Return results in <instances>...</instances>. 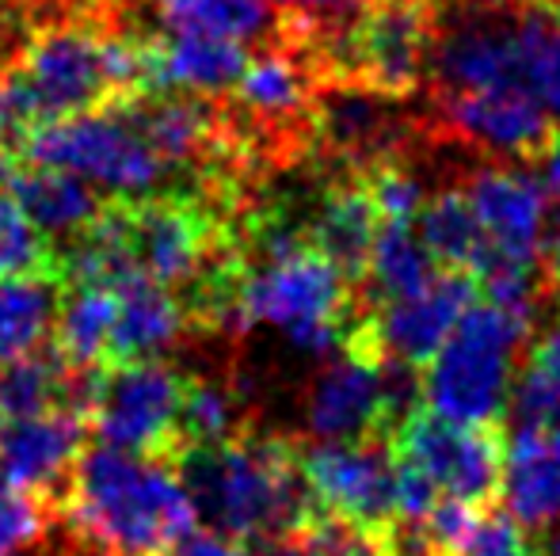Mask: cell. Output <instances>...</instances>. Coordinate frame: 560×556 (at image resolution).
<instances>
[{
  "instance_id": "6da1fadb",
  "label": "cell",
  "mask_w": 560,
  "mask_h": 556,
  "mask_svg": "<svg viewBox=\"0 0 560 556\" xmlns=\"http://www.w3.org/2000/svg\"><path fill=\"white\" fill-rule=\"evenodd\" d=\"M54 511V527L96 556H164L199 527L176 465L104 442L84 446Z\"/></svg>"
},
{
  "instance_id": "7a4b0ae2",
  "label": "cell",
  "mask_w": 560,
  "mask_h": 556,
  "mask_svg": "<svg viewBox=\"0 0 560 556\" xmlns=\"http://www.w3.org/2000/svg\"><path fill=\"white\" fill-rule=\"evenodd\" d=\"M172 465L199 522L225 542L267 545L317 511L302 473V446L282 435L244 427L225 442L187 446Z\"/></svg>"
},
{
  "instance_id": "3957f363",
  "label": "cell",
  "mask_w": 560,
  "mask_h": 556,
  "mask_svg": "<svg viewBox=\"0 0 560 556\" xmlns=\"http://www.w3.org/2000/svg\"><path fill=\"white\" fill-rule=\"evenodd\" d=\"M252 245L256 260L244 256L236 324H271L310 355L336 351L359 317V294L347 271L313 245L305 225L287 217H267Z\"/></svg>"
},
{
  "instance_id": "277c9868",
  "label": "cell",
  "mask_w": 560,
  "mask_h": 556,
  "mask_svg": "<svg viewBox=\"0 0 560 556\" xmlns=\"http://www.w3.org/2000/svg\"><path fill=\"white\" fill-rule=\"evenodd\" d=\"M435 0H370L343 23L294 43L325 84H359L397 99L420 88L435 54Z\"/></svg>"
},
{
  "instance_id": "5b68a950",
  "label": "cell",
  "mask_w": 560,
  "mask_h": 556,
  "mask_svg": "<svg viewBox=\"0 0 560 556\" xmlns=\"http://www.w3.org/2000/svg\"><path fill=\"white\" fill-rule=\"evenodd\" d=\"M20 161L66 168L122 202L153 199L172 176L126 107L38 122L20 141Z\"/></svg>"
},
{
  "instance_id": "8992f818",
  "label": "cell",
  "mask_w": 560,
  "mask_h": 556,
  "mask_svg": "<svg viewBox=\"0 0 560 556\" xmlns=\"http://www.w3.org/2000/svg\"><path fill=\"white\" fill-rule=\"evenodd\" d=\"M530 340L523 324L488 301H472L439 355L423 366V401L454 423H503L515 386V355Z\"/></svg>"
},
{
  "instance_id": "52a82bcc",
  "label": "cell",
  "mask_w": 560,
  "mask_h": 556,
  "mask_svg": "<svg viewBox=\"0 0 560 556\" xmlns=\"http://www.w3.org/2000/svg\"><path fill=\"white\" fill-rule=\"evenodd\" d=\"M184 389L187 374L161 358L107 363L92 378L84 419L104 446L172 465L184 453V435H179Z\"/></svg>"
},
{
  "instance_id": "ba28073f",
  "label": "cell",
  "mask_w": 560,
  "mask_h": 556,
  "mask_svg": "<svg viewBox=\"0 0 560 556\" xmlns=\"http://www.w3.org/2000/svg\"><path fill=\"white\" fill-rule=\"evenodd\" d=\"M104 43L107 27L100 23H58L27 38L20 58L8 61V73L20 84L31 127L118 107Z\"/></svg>"
},
{
  "instance_id": "9c48e42d",
  "label": "cell",
  "mask_w": 560,
  "mask_h": 556,
  "mask_svg": "<svg viewBox=\"0 0 560 556\" xmlns=\"http://www.w3.org/2000/svg\"><path fill=\"white\" fill-rule=\"evenodd\" d=\"M389 450L420 469L435 484L439 499L472 507H495L500 499L508 458L500 423H454L416 409L389 430Z\"/></svg>"
},
{
  "instance_id": "30bf717a",
  "label": "cell",
  "mask_w": 560,
  "mask_h": 556,
  "mask_svg": "<svg viewBox=\"0 0 560 556\" xmlns=\"http://www.w3.org/2000/svg\"><path fill=\"white\" fill-rule=\"evenodd\" d=\"M302 473L317 511L366 530H389L397 522L389 438L317 442L302 450Z\"/></svg>"
},
{
  "instance_id": "8fae6325",
  "label": "cell",
  "mask_w": 560,
  "mask_h": 556,
  "mask_svg": "<svg viewBox=\"0 0 560 556\" xmlns=\"http://www.w3.org/2000/svg\"><path fill=\"white\" fill-rule=\"evenodd\" d=\"M439 130L462 145L495 156H518V161H538L560 138L557 122L549 119L526 81L477 92H446L439 96Z\"/></svg>"
},
{
  "instance_id": "7c38bea8",
  "label": "cell",
  "mask_w": 560,
  "mask_h": 556,
  "mask_svg": "<svg viewBox=\"0 0 560 556\" xmlns=\"http://www.w3.org/2000/svg\"><path fill=\"white\" fill-rule=\"evenodd\" d=\"M518 4L523 0H485L462 20L435 35V84L446 92H477L495 84L523 81V50H518Z\"/></svg>"
},
{
  "instance_id": "4fadbf2b",
  "label": "cell",
  "mask_w": 560,
  "mask_h": 556,
  "mask_svg": "<svg viewBox=\"0 0 560 556\" xmlns=\"http://www.w3.org/2000/svg\"><path fill=\"white\" fill-rule=\"evenodd\" d=\"M469 206L492 248V263H523L541 268L546 248V187L530 171L518 168H485L465 187ZM485 268V271H488Z\"/></svg>"
},
{
  "instance_id": "5bb4252c",
  "label": "cell",
  "mask_w": 560,
  "mask_h": 556,
  "mask_svg": "<svg viewBox=\"0 0 560 556\" xmlns=\"http://www.w3.org/2000/svg\"><path fill=\"white\" fill-rule=\"evenodd\" d=\"M477 294L480 286L469 271L439 268L435 279L416 289V294L385 301L382 309L370 312L385 355L423 370L450 340V332L465 317V309L477 301Z\"/></svg>"
},
{
  "instance_id": "9a60e30c",
  "label": "cell",
  "mask_w": 560,
  "mask_h": 556,
  "mask_svg": "<svg viewBox=\"0 0 560 556\" xmlns=\"http://www.w3.org/2000/svg\"><path fill=\"white\" fill-rule=\"evenodd\" d=\"M89 419L77 409H50L38 416L4 419L0 427V473L23 492L58 504L69 473L89 446Z\"/></svg>"
},
{
  "instance_id": "2e32d148",
  "label": "cell",
  "mask_w": 560,
  "mask_h": 556,
  "mask_svg": "<svg viewBox=\"0 0 560 556\" xmlns=\"http://www.w3.org/2000/svg\"><path fill=\"white\" fill-rule=\"evenodd\" d=\"M248 66L244 43L195 31L145 35V81L149 92H191V96H222Z\"/></svg>"
},
{
  "instance_id": "e0dca14e",
  "label": "cell",
  "mask_w": 560,
  "mask_h": 556,
  "mask_svg": "<svg viewBox=\"0 0 560 556\" xmlns=\"http://www.w3.org/2000/svg\"><path fill=\"white\" fill-rule=\"evenodd\" d=\"M115 328L107 343V363L161 358L191 324L184 301L168 286L153 282L141 268L115 282Z\"/></svg>"
},
{
  "instance_id": "ac0fdd59",
  "label": "cell",
  "mask_w": 560,
  "mask_h": 556,
  "mask_svg": "<svg viewBox=\"0 0 560 556\" xmlns=\"http://www.w3.org/2000/svg\"><path fill=\"white\" fill-rule=\"evenodd\" d=\"M8 191L20 199L31 222L58 248L89 237L104 217L107 202H112L100 187H92L89 179L73 176V171L27 161H20V168L8 176Z\"/></svg>"
},
{
  "instance_id": "d6986e66",
  "label": "cell",
  "mask_w": 560,
  "mask_h": 556,
  "mask_svg": "<svg viewBox=\"0 0 560 556\" xmlns=\"http://www.w3.org/2000/svg\"><path fill=\"white\" fill-rule=\"evenodd\" d=\"M500 496L523 527H549L560 519V430H515L503 458Z\"/></svg>"
},
{
  "instance_id": "ffe728a7",
  "label": "cell",
  "mask_w": 560,
  "mask_h": 556,
  "mask_svg": "<svg viewBox=\"0 0 560 556\" xmlns=\"http://www.w3.org/2000/svg\"><path fill=\"white\" fill-rule=\"evenodd\" d=\"M377 225H382V214L374 206L366 176L354 171V176L339 179V184H332L320 194L317 210H313V222L305 229H310L313 245L325 248L339 268L347 271V279L359 286Z\"/></svg>"
},
{
  "instance_id": "44dd1931",
  "label": "cell",
  "mask_w": 560,
  "mask_h": 556,
  "mask_svg": "<svg viewBox=\"0 0 560 556\" xmlns=\"http://www.w3.org/2000/svg\"><path fill=\"white\" fill-rule=\"evenodd\" d=\"M439 263L431 260L428 245L416 233V222H382L374 233V245L366 256V271H362L359 286V309L374 312L385 301H397L405 294H416L435 279Z\"/></svg>"
},
{
  "instance_id": "7402d4cb",
  "label": "cell",
  "mask_w": 560,
  "mask_h": 556,
  "mask_svg": "<svg viewBox=\"0 0 560 556\" xmlns=\"http://www.w3.org/2000/svg\"><path fill=\"white\" fill-rule=\"evenodd\" d=\"M115 328V289L100 282H66L58 317L50 328V347L73 370L107 366V343Z\"/></svg>"
},
{
  "instance_id": "603a6c76",
  "label": "cell",
  "mask_w": 560,
  "mask_h": 556,
  "mask_svg": "<svg viewBox=\"0 0 560 556\" xmlns=\"http://www.w3.org/2000/svg\"><path fill=\"white\" fill-rule=\"evenodd\" d=\"M416 233H420V240L428 245L431 260L439 268L469 271L477 279L492 260V248H488V237L465 191H439L435 199H423Z\"/></svg>"
},
{
  "instance_id": "cb8c5ba5",
  "label": "cell",
  "mask_w": 560,
  "mask_h": 556,
  "mask_svg": "<svg viewBox=\"0 0 560 556\" xmlns=\"http://www.w3.org/2000/svg\"><path fill=\"white\" fill-rule=\"evenodd\" d=\"M523 374L511 386L515 427L560 430V309L530 335Z\"/></svg>"
},
{
  "instance_id": "d4e9b609",
  "label": "cell",
  "mask_w": 560,
  "mask_h": 556,
  "mask_svg": "<svg viewBox=\"0 0 560 556\" xmlns=\"http://www.w3.org/2000/svg\"><path fill=\"white\" fill-rule=\"evenodd\" d=\"M61 289L66 282L58 279H0V366L43 347Z\"/></svg>"
},
{
  "instance_id": "484cf974",
  "label": "cell",
  "mask_w": 560,
  "mask_h": 556,
  "mask_svg": "<svg viewBox=\"0 0 560 556\" xmlns=\"http://www.w3.org/2000/svg\"><path fill=\"white\" fill-rule=\"evenodd\" d=\"M153 12L168 31H195L233 43H256L279 23L271 0H153Z\"/></svg>"
},
{
  "instance_id": "4316f807",
  "label": "cell",
  "mask_w": 560,
  "mask_h": 556,
  "mask_svg": "<svg viewBox=\"0 0 560 556\" xmlns=\"http://www.w3.org/2000/svg\"><path fill=\"white\" fill-rule=\"evenodd\" d=\"M0 279L66 282V252L31 222L8 184H0Z\"/></svg>"
},
{
  "instance_id": "83f0119b",
  "label": "cell",
  "mask_w": 560,
  "mask_h": 556,
  "mask_svg": "<svg viewBox=\"0 0 560 556\" xmlns=\"http://www.w3.org/2000/svg\"><path fill=\"white\" fill-rule=\"evenodd\" d=\"M518 50H523V81L560 127V15L549 0L518 4Z\"/></svg>"
},
{
  "instance_id": "f1b7e54d",
  "label": "cell",
  "mask_w": 560,
  "mask_h": 556,
  "mask_svg": "<svg viewBox=\"0 0 560 556\" xmlns=\"http://www.w3.org/2000/svg\"><path fill=\"white\" fill-rule=\"evenodd\" d=\"M259 556H393L389 530H366L336 514L313 511L302 527L259 545Z\"/></svg>"
},
{
  "instance_id": "f546056e",
  "label": "cell",
  "mask_w": 560,
  "mask_h": 556,
  "mask_svg": "<svg viewBox=\"0 0 560 556\" xmlns=\"http://www.w3.org/2000/svg\"><path fill=\"white\" fill-rule=\"evenodd\" d=\"M241 427V404L225 386L207 378H187L184 409H179V435L187 446H214L233 438Z\"/></svg>"
},
{
  "instance_id": "4dcf8cb0",
  "label": "cell",
  "mask_w": 560,
  "mask_h": 556,
  "mask_svg": "<svg viewBox=\"0 0 560 556\" xmlns=\"http://www.w3.org/2000/svg\"><path fill=\"white\" fill-rule=\"evenodd\" d=\"M58 511L50 499L23 492L0 473V556H23L50 537Z\"/></svg>"
},
{
  "instance_id": "1f68e13d",
  "label": "cell",
  "mask_w": 560,
  "mask_h": 556,
  "mask_svg": "<svg viewBox=\"0 0 560 556\" xmlns=\"http://www.w3.org/2000/svg\"><path fill=\"white\" fill-rule=\"evenodd\" d=\"M366 176V187L374 194V206L382 222H416L423 206V191L408 168L393 161H377L370 168H359Z\"/></svg>"
},
{
  "instance_id": "d6a6232c",
  "label": "cell",
  "mask_w": 560,
  "mask_h": 556,
  "mask_svg": "<svg viewBox=\"0 0 560 556\" xmlns=\"http://www.w3.org/2000/svg\"><path fill=\"white\" fill-rule=\"evenodd\" d=\"M279 12V38L282 43H305L320 31L343 23L370 0H271Z\"/></svg>"
},
{
  "instance_id": "836d02e7",
  "label": "cell",
  "mask_w": 560,
  "mask_h": 556,
  "mask_svg": "<svg viewBox=\"0 0 560 556\" xmlns=\"http://www.w3.org/2000/svg\"><path fill=\"white\" fill-rule=\"evenodd\" d=\"M457 556H534V549L526 542L523 522L515 514L500 511V507H488L485 519L477 522L472 537Z\"/></svg>"
},
{
  "instance_id": "e575fe53",
  "label": "cell",
  "mask_w": 560,
  "mask_h": 556,
  "mask_svg": "<svg viewBox=\"0 0 560 556\" xmlns=\"http://www.w3.org/2000/svg\"><path fill=\"white\" fill-rule=\"evenodd\" d=\"M164 556H248L244 553V545H236V542H225V537H218V534H199V530H191L187 537H179L176 545H172Z\"/></svg>"
},
{
  "instance_id": "d590c367",
  "label": "cell",
  "mask_w": 560,
  "mask_h": 556,
  "mask_svg": "<svg viewBox=\"0 0 560 556\" xmlns=\"http://www.w3.org/2000/svg\"><path fill=\"white\" fill-rule=\"evenodd\" d=\"M538 161H541V187H546V194L560 199V138L538 156Z\"/></svg>"
},
{
  "instance_id": "8d00e7d4",
  "label": "cell",
  "mask_w": 560,
  "mask_h": 556,
  "mask_svg": "<svg viewBox=\"0 0 560 556\" xmlns=\"http://www.w3.org/2000/svg\"><path fill=\"white\" fill-rule=\"evenodd\" d=\"M534 556H560V537H553V542H549L546 553H534Z\"/></svg>"
},
{
  "instance_id": "74e56055",
  "label": "cell",
  "mask_w": 560,
  "mask_h": 556,
  "mask_svg": "<svg viewBox=\"0 0 560 556\" xmlns=\"http://www.w3.org/2000/svg\"><path fill=\"white\" fill-rule=\"evenodd\" d=\"M549 233H560V199H557V217H553V229Z\"/></svg>"
},
{
  "instance_id": "f35d334b",
  "label": "cell",
  "mask_w": 560,
  "mask_h": 556,
  "mask_svg": "<svg viewBox=\"0 0 560 556\" xmlns=\"http://www.w3.org/2000/svg\"><path fill=\"white\" fill-rule=\"evenodd\" d=\"M549 4H553V12L560 15V0H549Z\"/></svg>"
},
{
  "instance_id": "ab89813d",
  "label": "cell",
  "mask_w": 560,
  "mask_h": 556,
  "mask_svg": "<svg viewBox=\"0 0 560 556\" xmlns=\"http://www.w3.org/2000/svg\"><path fill=\"white\" fill-rule=\"evenodd\" d=\"M4 66H8V61H0V69H4Z\"/></svg>"
},
{
  "instance_id": "60d3db41",
  "label": "cell",
  "mask_w": 560,
  "mask_h": 556,
  "mask_svg": "<svg viewBox=\"0 0 560 556\" xmlns=\"http://www.w3.org/2000/svg\"><path fill=\"white\" fill-rule=\"evenodd\" d=\"M0 427H4V416H0Z\"/></svg>"
}]
</instances>
